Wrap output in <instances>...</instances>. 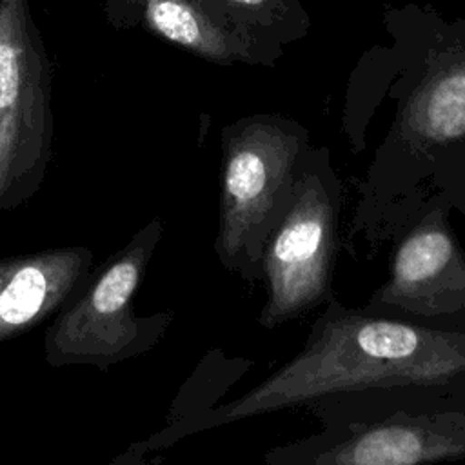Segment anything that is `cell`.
I'll list each match as a JSON object with an SVG mask.
<instances>
[{
    "mask_svg": "<svg viewBox=\"0 0 465 465\" xmlns=\"http://www.w3.org/2000/svg\"><path fill=\"white\" fill-rule=\"evenodd\" d=\"M465 381V331L432 329L331 300L300 351L242 396L171 423L162 445L341 392Z\"/></svg>",
    "mask_w": 465,
    "mask_h": 465,
    "instance_id": "1",
    "label": "cell"
},
{
    "mask_svg": "<svg viewBox=\"0 0 465 465\" xmlns=\"http://www.w3.org/2000/svg\"><path fill=\"white\" fill-rule=\"evenodd\" d=\"M320 429L263 465H434L465 458V381L365 389L316 400Z\"/></svg>",
    "mask_w": 465,
    "mask_h": 465,
    "instance_id": "2",
    "label": "cell"
},
{
    "mask_svg": "<svg viewBox=\"0 0 465 465\" xmlns=\"http://www.w3.org/2000/svg\"><path fill=\"white\" fill-rule=\"evenodd\" d=\"M305 156L303 133L283 124L256 120L223 134L213 247L220 265L247 285L260 282L263 242L291 202Z\"/></svg>",
    "mask_w": 465,
    "mask_h": 465,
    "instance_id": "3",
    "label": "cell"
},
{
    "mask_svg": "<svg viewBox=\"0 0 465 465\" xmlns=\"http://www.w3.org/2000/svg\"><path fill=\"white\" fill-rule=\"evenodd\" d=\"M162 234L163 223L158 218L143 225L60 307L44 338L49 365L93 363L107 369L162 340L173 312L138 318L133 307Z\"/></svg>",
    "mask_w": 465,
    "mask_h": 465,
    "instance_id": "4",
    "label": "cell"
},
{
    "mask_svg": "<svg viewBox=\"0 0 465 465\" xmlns=\"http://www.w3.org/2000/svg\"><path fill=\"white\" fill-rule=\"evenodd\" d=\"M340 205L341 187L325 156L307 153L291 202L262 249L265 302L256 320L263 329H276L336 298Z\"/></svg>",
    "mask_w": 465,
    "mask_h": 465,
    "instance_id": "5",
    "label": "cell"
},
{
    "mask_svg": "<svg viewBox=\"0 0 465 465\" xmlns=\"http://www.w3.org/2000/svg\"><path fill=\"white\" fill-rule=\"evenodd\" d=\"M452 207L438 193L391 236L389 278L363 307L409 323L465 331V252L449 225Z\"/></svg>",
    "mask_w": 465,
    "mask_h": 465,
    "instance_id": "6",
    "label": "cell"
},
{
    "mask_svg": "<svg viewBox=\"0 0 465 465\" xmlns=\"http://www.w3.org/2000/svg\"><path fill=\"white\" fill-rule=\"evenodd\" d=\"M47 71L25 0H0V207L27 200L49 154Z\"/></svg>",
    "mask_w": 465,
    "mask_h": 465,
    "instance_id": "7",
    "label": "cell"
},
{
    "mask_svg": "<svg viewBox=\"0 0 465 465\" xmlns=\"http://www.w3.org/2000/svg\"><path fill=\"white\" fill-rule=\"evenodd\" d=\"M93 251L58 247L0 260V343L54 314L91 274Z\"/></svg>",
    "mask_w": 465,
    "mask_h": 465,
    "instance_id": "8",
    "label": "cell"
},
{
    "mask_svg": "<svg viewBox=\"0 0 465 465\" xmlns=\"http://www.w3.org/2000/svg\"><path fill=\"white\" fill-rule=\"evenodd\" d=\"M465 136V60L430 76L414 96L403 124L409 163L429 149L449 145Z\"/></svg>",
    "mask_w": 465,
    "mask_h": 465,
    "instance_id": "9",
    "label": "cell"
},
{
    "mask_svg": "<svg viewBox=\"0 0 465 465\" xmlns=\"http://www.w3.org/2000/svg\"><path fill=\"white\" fill-rule=\"evenodd\" d=\"M147 25L165 40L207 60L251 58V38L218 22L200 0H142Z\"/></svg>",
    "mask_w": 465,
    "mask_h": 465,
    "instance_id": "10",
    "label": "cell"
},
{
    "mask_svg": "<svg viewBox=\"0 0 465 465\" xmlns=\"http://www.w3.org/2000/svg\"><path fill=\"white\" fill-rule=\"evenodd\" d=\"M252 360L243 356L227 358L218 349L209 352L203 358L198 374L194 372L193 378L200 385L187 383L183 401L180 400V411L173 418V423L216 407V401L252 367Z\"/></svg>",
    "mask_w": 465,
    "mask_h": 465,
    "instance_id": "11",
    "label": "cell"
},
{
    "mask_svg": "<svg viewBox=\"0 0 465 465\" xmlns=\"http://www.w3.org/2000/svg\"><path fill=\"white\" fill-rule=\"evenodd\" d=\"M203 7L223 25L236 31L249 27H271L283 20L285 0H200ZM247 35V33H245Z\"/></svg>",
    "mask_w": 465,
    "mask_h": 465,
    "instance_id": "12",
    "label": "cell"
},
{
    "mask_svg": "<svg viewBox=\"0 0 465 465\" xmlns=\"http://www.w3.org/2000/svg\"><path fill=\"white\" fill-rule=\"evenodd\" d=\"M436 182L447 203L465 216V169H441Z\"/></svg>",
    "mask_w": 465,
    "mask_h": 465,
    "instance_id": "13",
    "label": "cell"
},
{
    "mask_svg": "<svg viewBox=\"0 0 465 465\" xmlns=\"http://www.w3.org/2000/svg\"><path fill=\"white\" fill-rule=\"evenodd\" d=\"M143 449H145V445L143 443H138V445H134L133 449H129L127 452H124L122 456H118V458H114L111 463H107V465H151L147 460H145V456H143Z\"/></svg>",
    "mask_w": 465,
    "mask_h": 465,
    "instance_id": "14",
    "label": "cell"
}]
</instances>
